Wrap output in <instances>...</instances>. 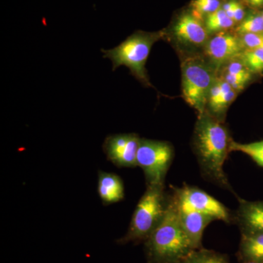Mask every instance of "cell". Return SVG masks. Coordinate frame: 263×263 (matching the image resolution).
<instances>
[{
    "label": "cell",
    "instance_id": "23",
    "mask_svg": "<svg viewBox=\"0 0 263 263\" xmlns=\"http://www.w3.org/2000/svg\"><path fill=\"white\" fill-rule=\"evenodd\" d=\"M226 73L235 76H251L252 72L248 70L241 60H233L227 67Z\"/></svg>",
    "mask_w": 263,
    "mask_h": 263
},
{
    "label": "cell",
    "instance_id": "7",
    "mask_svg": "<svg viewBox=\"0 0 263 263\" xmlns=\"http://www.w3.org/2000/svg\"><path fill=\"white\" fill-rule=\"evenodd\" d=\"M174 189L181 201L194 210L211 216L215 220L234 222V215L229 209L203 190L186 184L181 188Z\"/></svg>",
    "mask_w": 263,
    "mask_h": 263
},
{
    "label": "cell",
    "instance_id": "14",
    "mask_svg": "<svg viewBox=\"0 0 263 263\" xmlns=\"http://www.w3.org/2000/svg\"><path fill=\"white\" fill-rule=\"evenodd\" d=\"M237 256L242 262L263 263V233L241 234Z\"/></svg>",
    "mask_w": 263,
    "mask_h": 263
},
{
    "label": "cell",
    "instance_id": "27",
    "mask_svg": "<svg viewBox=\"0 0 263 263\" xmlns=\"http://www.w3.org/2000/svg\"><path fill=\"white\" fill-rule=\"evenodd\" d=\"M262 18H263V13H262Z\"/></svg>",
    "mask_w": 263,
    "mask_h": 263
},
{
    "label": "cell",
    "instance_id": "16",
    "mask_svg": "<svg viewBox=\"0 0 263 263\" xmlns=\"http://www.w3.org/2000/svg\"><path fill=\"white\" fill-rule=\"evenodd\" d=\"M235 22L230 18L222 8L207 15L205 28L208 32H214L228 29L234 25Z\"/></svg>",
    "mask_w": 263,
    "mask_h": 263
},
{
    "label": "cell",
    "instance_id": "18",
    "mask_svg": "<svg viewBox=\"0 0 263 263\" xmlns=\"http://www.w3.org/2000/svg\"><path fill=\"white\" fill-rule=\"evenodd\" d=\"M239 58L252 73L263 72V48L245 50Z\"/></svg>",
    "mask_w": 263,
    "mask_h": 263
},
{
    "label": "cell",
    "instance_id": "11",
    "mask_svg": "<svg viewBox=\"0 0 263 263\" xmlns=\"http://www.w3.org/2000/svg\"><path fill=\"white\" fill-rule=\"evenodd\" d=\"M238 207L234 214L241 234L263 233V200L248 201L238 197Z\"/></svg>",
    "mask_w": 263,
    "mask_h": 263
},
{
    "label": "cell",
    "instance_id": "1",
    "mask_svg": "<svg viewBox=\"0 0 263 263\" xmlns=\"http://www.w3.org/2000/svg\"><path fill=\"white\" fill-rule=\"evenodd\" d=\"M233 141L223 122L207 111L197 117L193 148L202 178L235 194L224 171Z\"/></svg>",
    "mask_w": 263,
    "mask_h": 263
},
{
    "label": "cell",
    "instance_id": "9",
    "mask_svg": "<svg viewBox=\"0 0 263 263\" xmlns=\"http://www.w3.org/2000/svg\"><path fill=\"white\" fill-rule=\"evenodd\" d=\"M245 51L240 37L226 32H220L206 43L205 54L214 65L221 66L240 57Z\"/></svg>",
    "mask_w": 263,
    "mask_h": 263
},
{
    "label": "cell",
    "instance_id": "20",
    "mask_svg": "<svg viewBox=\"0 0 263 263\" xmlns=\"http://www.w3.org/2000/svg\"><path fill=\"white\" fill-rule=\"evenodd\" d=\"M193 7L196 13L209 15L220 8V2L219 0H195Z\"/></svg>",
    "mask_w": 263,
    "mask_h": 263
},
{
    "label": "cell",
    "instance_id": "22",
    "mask_svg": "<svg viewBox=\"0 0 263 263\" xmlns=\"http://www.w3.org/2000/svg\"><path fill=\"white\" fill-rule=\"evenodd\" d=\"M222 78L233 89L238 91L245 88V85L250 80L251 76H235L224 72Z\"/></svg>",
    "mask_w": 263,
    "mask_h": 263
},
{
    "label": "cell",
    "instance_id": "5",
    "mask_svg": "<svg viewBox=\"0 0 263 263\" xmlns=\"http://www.w3.org/2000/svg\"><path fill=\"white\" fill-rule=\"evenodd\" d=\"M216 78L214 70L199 58L182 63V91L185 101L196 110L198 117L206 111L209 94Z\"/></svg>",
    "mask_w": 263,
    "mask_h": 263
},
{
    "label": "cell",
    "instance_id": "17",
    "mask_svg": "<svg viewBox=\"0 0 263 263\" xmlns=\"http://www.w3.org/2000/svg\"><path fill=\"white\" fill-rule=\"evenodd\" d=\"M232 152H240L249 156L254 162L263 167V141L250 143L232 142Z\"/></svg>",
    "mask_w": 263,
    "mask_h": 263
},
{
    "label": "cell",
    "instance_id": "19",
    "mask_svg": "<svg viewBox=\"0 0 263 263\" xmlns=\"http://www.w3.org/2000/svg\"><path fill=\"white\" fill-rule=\"evenodd\" d=\"M235 31L240 35L249 34V33L263 34V18L262 14L250 13L241 21Z\"/></svg>",
    "mask_w": 263,
    "mask_h": 263
},
{
    "label": "cell",
    "instance_id": "10",
    "mask_svg": "<svg viewBox=\"0 0 263 263\" xmlns=\"http://www.w3.org/2000/svg\"><path fill=\"white\" fill-rule=\"evenodd\" d=\"M173 189L177 195L180 219H181L183 229L190 239L191 240L195 249H201L202 248V240L204 230L210 223L216 220L211 216L197 212L192 208L189 207L186 204L183 203L180 200L174 187Z\"/></svg>",
    "mask_w": 263,
    "mask_h": 263
},
{
    "label": "cell",
    "instance_id": "12",
    "mask_svg": "<svg viewBox=\"0 0 263 263\" xmlns=\"http://www.w3.org/2000/svg\"><path fill=\"white\" fill-rule=\"evenodd\" d=\"M173 33L178 41L184 44L199 46L207 43L208 32L195 15L183 14L175 23Z\"/></svg>",
    "mask_w": 263,
    "mask_h": 263
},
{
    "label": "cell",
    "instance_id": "25",
    "mask_svg": "<svg viewBox=\"0 0 263 263\" xmlns=\"http://www.w3.org/2000/svg\"><path fill=\"white\" fill-rule=\"evenodd\" d=\"M247 5L252 8H261L263 6V0H243Z\"/></svg>",
    "mask_w": 263,
    "mask_h": 263
},
{
    "label": "cell",
    "instance_id": "2",
    "mask_svg": "<svg viewBox=\"0 0 263 263\" xmlns=\"http://www.w3.org/2000/svg\"><path fill=\"white\" fill-rule=\"evenodd\" d=\"M195 249L181 224L177 195L172 187L163 219L144 242L146 263H179Z\"/></svg>",
    "mask_w": 263,
    "mask_h": 263
},
{
    "label": "cell",
    "instance_id": "21",
    "mask_svg": "<svg viewBox=\"0 0 263 263\" xmlns=\"http://www.w3.org/2000/svg\"><path fill=\"white\" fill-rule=\"evenodd\" d=\"M240 37L245 50L263 48V34L249 33L240 35Z\"/></svg>",
    "mask_w": 263,
    "mask_h": 263
},
{
    "label": "cell",
    "instance_id": "8",
    "mask_svg": "<svg viewBox=\"0 0 263 263\" xmlns=\"http://www.w3.org/2000/svg\"><path fill=\"white\" fill-rule=\"evenodd\" d=\"M140 141L141 138L136 133L110 135L103 142V152L114 165L135 167Z\"/></svg>",
    "mask_w": 263,
    "mask_h": 263
},
{
    "label": "cell",
    "instance_id": "13",
    "mask_svg": "<svg viewBox=\"0 0 263 263\" xmlns=\"http://www.w3.org/2000/svg\"><path fill=\"white\" fill-rule=\"evenodd\" d=\"M98 193L105 205L122 201L124 198V186L122 179L114 173L99 171Z\"/></svg>",
    "mask_w": 263,
    "mask_h": 263
},
{
    "label": "cell",
    "instance_id": "3",
    "mask_svg": "<svg viewBox=\"0 0 263 263\" xmlns=\"http://www.w3.org/2000/svg\"><path fill=\"white\" fill-rule=\"evenodd\" d=\"M168 202L164 185L147 186L137 204L126 234L117 240L119 245L143 243L163 219Z\"/></svg>",
    "mask_w": 263,
    "mask_h": 263
},
{
    "label": "cell",
    "instance_id": "6",
    "mask_svg": "<svg viewBox=\"0 0 263 263\" xmlns=\"http://www.w3.org/2000/svg\"><path fill=\"white\" fill-rule=\"evenodd\" d=\"M174 159V146L167 141L141 138L137 166L144 174L147 186L164 185V181Z\"/></svg>",
    "mask_w": 263,
    "mask_h": 263
},
{
    "label": "cell",
    "instance_id": "15",
    "mask_svg": "<svg viewBox=\"0 0 263 263\" xmlns=\"http://www.w3.org/2000/svg\"><path fill=\"white\" fill-rule=\"evenodd\" d=\"M179 263H230L228 254L210 249H195Z\"/></svg>",
    "mask_w": 263,
    "mask_h": 263
},
{
    "label": "cell",
    "instance_id": "24",
    "mask_svg": "<svg viewBox=\"0 0 263 263\" xmlns=\"http://www.w3.org/2000/svg\"><path fill=\"white\" fill-rule=\"evenodd\" d=\"M243 18H245V10L243 6L240 3H237L235 7L233 21L235 22H241Z\"/></svg>",
    "mask_w": 263,
    "mask_h": 263
},
{
    "label": "cell",
    "instance_id": "4",
    "mask_svg": "<svg viewBox=\"0 0 263 263\" xmlns=\"http://www.w3.org/2000/svg\"><path fill=\"white\" fill-rule=\"evenodd\" d=\"M160 33L135 32L112 49H102L103 57L112 62V70L125 66L142 84L151 86L146 64L154 43L158 41Z\"/></svg>",
    "mask_w": 263,
    "mask_h": 263
},
{
    "label": "cell",
    "instance_id": "26",
    "mask_svg": "<svg viewBox=\"0 0 263 263\" xmlns=\"http://www.w3.org/2000/svg\"><path fill=\"white\" fill-rule=\"evenodd\" d=\"M243 263H257V262H245Z\"/></svg>",
    "mask_w": 263,
    "mask_h": 263
}]
</instances>
